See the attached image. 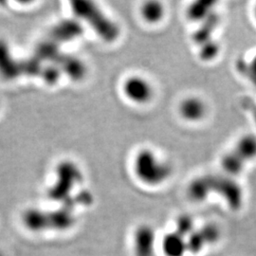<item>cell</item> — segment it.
<instances>
[{"label": "cell", "mask_w": 256, "mask_h": 256, "mask_svg": "<svg viewBox=\"0 0 256 256\" xmlns=\"http://www.w3.org/2000/svg\"><path fill=\"white\" fill-rule=\"evenodd\" d=\"M246 164H247L234 150L224 153L220 158L223 174L234 178L244 172Z\"/></svg>", "instance_id": "7c38bea8"}, {"label": "cell", "mask_w": 256, "mask_h": 256, "mask_svg": "<svg viewBox=\"0 0 256 256\" xmlns=\"http://www.w3.org/2000/svg\"><path fill=\"white\" fill-rule=\"evenodd\" d=\"M216 3L212 1H196L187 8L186 18L192 22H204L214 14Z\"/></svg>", "instance_id": "5bb4252c"}, {"label": "cell", "mask_w": 256, "mask_h": 256, "mask_svg": "<svg viewBox=\"0 0 256 256\" xmlns=\"http://www.w3.org/2000/svg\"><path fill=\"white\" fill-rule=\"evenodd\" d=\"M254 18H256V8H254Z\"/></svg>", "instance_id": "ffe728a7"}, {"label": "cell", "mask_w": 256, "mask_h": 256, "mask_svg": "<svg viewBox=\"0 0 256 256\" xmlns=\"http://www.w3.org/2000/svg\"><path fill=\"white\" fill-rule=\"evenodd\" d=\"M196 229V223L192 220V216L189 214H182L176 220L174 232H176L178 234H180L185 238L192 234Z\"/></svg>", "instance_id": "2e32d148"}, {"label": "cell", "mask_w": 256, "mask_h": 256, "mask_svg": "<svg viewBox=\"0 0 256 256\" xmlns=\"http://www.w3.org/2000/svg\"><path fill=\"white\" fill-rule=\"evenodd\" d=\"M160 248L164 256H185L188 254L186 238L174 230L162 236Z\"/></svg>", "instance_id": "9c48e42d"}, {"label": "cell", "mask_w": 256, "mask_h": 256, "mask_svg": "<svg viewBox=\"0 0 256 256\" xmlns=\"http://www.w3.org/2000/svg\"><path fill=\"white\" fill-rule=\"evenodd\" d=\"M156 234L155 229L142 224L138 226L134 234V254L135 256H155Z\"/></svg>", "instance_id": "52a82bcc"}, {"label": "cell", "mask_w": 256, "mask_h": 256, "mask_svg": "<svg viewBox=\"0 0 256 256\" xmlns=\"http://www.w3.org/2000/svg\"><path fill=\"white\" fill-rule=\"evenodd\" d=\"M200 232H202V236L204 238L207 246L212 245L218 242L221 234L220 230L216 224L208 223L200 228Z\"/></svg>", "instance_id": "ac0fdd59"}, {"label": "cell", "mask_w": 256, "mask_h": 256, "mask_svg": "<svg viewBox=\"0 0 256 256\" xmlns=\"http://www.w3.org/2000/svg\"><path fill=\"white\" fill-rule=\"evenodd\" d=\"M140 18L147 24H160L165 18L166 9L164 3L160 1H146L140 8Z\"/></svg>", "instance_id": "8fae6325"}, {"label": "cell", "mask_w": 256, "mask_h": 256, "mask_svg": "<svg viewBox=\"0 0 256 256\" xmlns=\"http://www.w3.org/2000/svg\"><path fill=\"white\" fill-rule=\"evenodd\" d=\"M50 230H64L72 227L74 224V216L68 208L48 212Z\"/></svg>", "instance_id": "9a60e30c"}, {"label": "cell", "mask_w": 256, "mask_h": 256, "mask_svg": "<svg viewBox=\"0 0 256 256\" xmlns=\"http://www.w3.org/2000/svg\"><path fill=\"white\" fill-rule=\"evenodd\" d=\"M24 226L34 232H41L50 230L48 212L30 208L24 212L22 216Z\"/></svg>", "instance_id": "30bf717a"}, {"label": "cell", "mask_w": 256, "mask_h": 256, "mask_svg": "<svg viewBox=\"0 0 256 256\" xmlns=\"http://www.w3.org/2000/svg\"><path fill=\"white\" fill-rule=\"evenodd\" d=\"M246 164L256 160V136L245 134L240 136L232 149Z\"/></svg>", "instance_id": "4fadbf2b"}, {"label": "cell", "mask_w": 256, "mask_h": 256, "mask_svg": "<svg viewBox=\"0 0 256 256\" xmlns=\"http://www.w3.org/2000/svg\"><path fill=\"white\" fill-rule=\"evenodd\" d=\"M133 170L140 182L151 187L164 184L173 174L171 164L147 147L138 151L133 160Z\"/></svg>", "instance_id": "6da1fadb"}, {"label": "cell", "mask_w": 256, "mask_h": 256, "mask_svg": "<svg viewBox=\"0 0 256 256\" xmlns=\"http://www.w3.org/2000/svg\"><path fill=\"white\" fill-rule=\"evenodd\" d=\"M0 256H4V254H3L1 250H0Z\"/></svg>", "instance_id": "44dd1931"}, {"label": "cell", "mask_w": 256, "mask_h": 256, "mask_svg": "<svg viewBox=\"0 0 256 256\" xmlns=\"http://www.w3.org/2000/svg\"><path fill=\"white\" fill-rule=\"evenodd\" d=\"M220 44L214 39H210L200 46L198 55L202 62H212L220 55Z\"/></svg>", "instance_id": "e0dca14e"}, {"label": "cell", "mask_w": 256, "mask_h": 256, "mask_svg": "<svg viewBox=\"0 0 256 256\" xmlns=\"http://www.w3.org/2000/svg\"><path fill=\"white\" fill-rule=\"evenodd\" d=\"M122 90L128 101L144 106L153 100L155 90L151 82L142 75H130L122 84Z\"/></svg>", "instance_id": "5b68a950"}, {"label": "cell", "mask_w": 256, "mask_h": 256, "mask_svg": "<svg viewBox=\"0 0 256 256\" xmlns=\"http://www.w3.org/2000/svg\"><path fill=\"white\" fill-rule=\"evenodd\" d=\"M180 117L191 124L200 122L208 116L209 108L207 102L202 97L190 95L183 98L178 106Z\"/></svg>", "instance_id": "8992f818"}, {"label": "cell", "mask_w": 256, "mask_h": 256, "mask_svg": "<svg viewBox=\"0 0 256 256\" xmlns=\"http://www.w3.org/2000/svg\"><path fill=\"white\" fill-rule=\"evenodd\" d=\"M56 182L50 189V198L54 200H64L77 183L82 178V174L77 165L72 162H64L58 165Z\"/></svg>", "instance_id": "277c9868"}, {"label": "cell", "mask_w": 256, "mask_h": 256, "mask_svg": "<svg viewBox=\"0 0 256 256\" xmlns=\"http://www.w3.org/2000/svg\"><path fill=\"white\" fill-rule=\"evenodd\" d=\"M74 14L82 19L92 28L93 32L101 38L104 42L113 43L120 36L118 25L108 18L102 10L94 2L76 0L72 3Z\"/></svg>", "instance_id": "7a4b0ae2"}, {"label": "cell", "mask_w": 256, "mask_h": 256, "mask_svg": "<svg viewBox=\"0 0 256 256\" xmlns=\"http://www.w3.org/2000/svg\"><path fill=\"white\" fill-rule=\"evenodd\" d=\"M0 108H1V100H0Z\"/></svg>", "instance_id": "7402d4cb"}, {"label": "cell", "mask_w": 256, "mask_h": 256, "mask_svg": "<svg viewBox=\"0 0 256 256\" xmlns=\"http://www.w3.org/2000/svg\"><path fill=\"white\" fill-rule=\"evenodd\" d=\"M212 192L218 194L232 210H239L244 203V191L234 178L212 174Z\"/></svg>", "instance_id": "3957f363"}, {"label": "cell", "mask_w": 256, "mask_h": 256, "mask_svg": "<svg viewBox=\"0 0 256 256\" xmlns=\"http://www.w3.org/2000/svg\"><path fill=\"white\" fill-rule=\"evenodd\" d=\"M254 68L256 70V60H254Z\"/></svg>", "instance_id": "d6986e66"}, {"label": "cell", "mask_w": 256, "mask_h": 256, "mask_svg": "<svg viewBox=\"0 0 256 256\" xmlns=\"http://www.w3.org/2000/svg\"><path fill=\"white\" fill-rule=\"evenodd\" d=\"M212 194H214L212 174L196 176L187 186V196L196 203L206 202Z\"/></svg>", "instance_id": "ba28073f"}]
</instances>
